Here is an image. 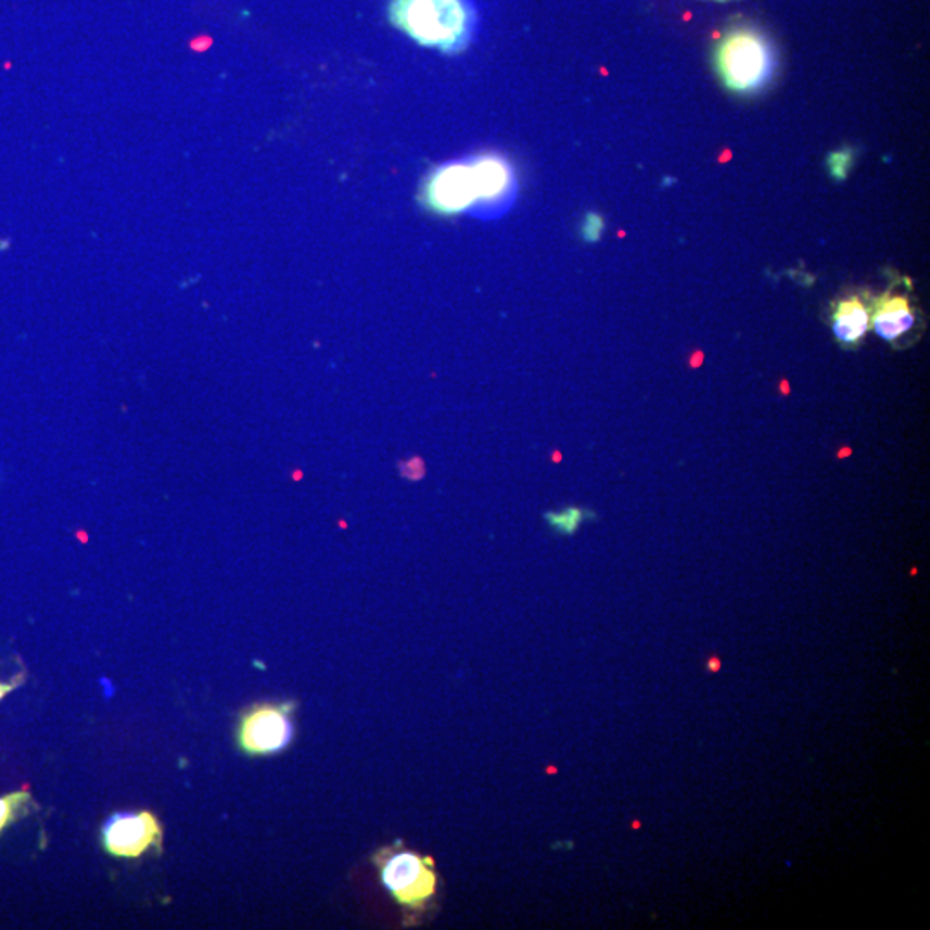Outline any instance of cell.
<instances>
[{
	"mask_svg": "<svg viewBox=\"0 0 930 930\" xmlns=\"http://www.w3.org/2000/svg\"><path fill=\"white\" fill-rule=\"evenodd\" d=\"M515 193V175L500 155H477L445 164L425 180L424 202L447 216L493 214L507 209Z\"/></svg>",
	"mask_w": 930,
	"mask_h": 930,
	"instance_id": "1",
	"label": "cell"
},
{
	"mask_svg": "<svg viewBox=\"0 0 930 930\" xmlns=\"http://www.w3.org/2000/svg\"><path fill=\"white\" fill-rule=\"evenodd\" d=\"M390 20L421 46L448 54L463 51L476 28L471 0H392Z\"/></svg>",
	"mask_w": 930,
	"mask_h": 930,
	"instance_id": "2",
	"label": "cell"
},
{
	"mask_svg": "<svg viewBox=\"0 0 930 930\" xmlns=\"http://www.w3.org/2000/svg\"><path fill=\"white\" fill-rule=\"evenodd\" d=\"M372 864L381 884L402 909L405 926L418 923L438 897L439 876L434 859L397 843L375 851Z\"/></svg>",
	"mask_w": 930,
	"mask_h": 930,
	"instance_id": "3",
	"label": "cell"
},
{
	"mask_svg": "<svg viewBox=\"0 0 930 930\" xmlns=\"http://www.w3.org/2000/svg\"><path fill=\"white\" fill-rule=\"evenodd\" d=\"M717 67L727 88L735 92H751L764 87L770 76V47L753 29H735L718 46Z\"/></svg>",
	"mask_w": 930,
	"mask_h": 930,
	"instance_id": "4",
	"label": "cell"
},
{
	"mask_svg": "<svg viewBox=\"0 0 930 930\" xmlns=\"http://www.w3.org/2000/svg\"><path fill=\"white\" fill-rule=\"evenodd\" d=\"M296 705L286 703H260L243 714L239 727V744L246 755L266 756L280 753L292 743L293 714Z\"/></svg>",
	"mask_w": 930,
	"mask_h": 930,
	"instance_id": "5",
	"label": "cell"
},
{
	"mask_svg": "<svg viewBox=\"0 0 930 930\" xmlns=\"http://www.w3.org/2000/svg\"><path fill=\"white\" fill-rule=\"evenodd\" d=\"M163 827L151 812L114 815L102 829L105 851L119 858H138L152 848H160Z\"/></svg>",
	"mask_w": 930,
	"mask_h": 930,
	"instance_id": "6",
	"label": "cell"
},
{
	"mask_svg": "<svg viewBox=\"0 0 930 930\" xmlns=\"http://www.w3.org/2000/svg\"><path fill=\"white\" fill-rule=\"evenodd\" d=\"M870 324L879 339L896 343L914 330L917 316L908 296L886 293L877 301L874 316H870Z\"/></svg>",
	"mask_w": 930,
	"mask_h": 930,
	"instance_id": "7",
	"label": "cell"
},
{
	"mask_svg": "<svg viewBox=\"0 0 930 930\" xmlns=\"http://www.w3.org/2000/svg\"><path fill=\"white\" fill-rule=\"evenodd\" d=\"M870 328V310L858 296L841 301L832 314V333L844 346L858 345Z\"/></svg>",
	"mask_w": 930,
	"mask_h": 930,
	"instance_id": "8",
	"label": "cell"
},
{
	"mask_svg": "<svg viewBox=\"0 0 930 930\" xmlns=\"http://www.w3.org/2000/svg\"><path fill=\"white\" fill-rule=\"evenodd\" d=\"M589 518H593L591 510L583 509V507H568V509L559 510V512L551 510V512L545 513L548 527L556 531L557 534H562V536L576 534L585 524L586 519Z\"/></svg>",
	"mask_w": 930,
	"mask_h": 930,
	"instance_id": "9",
	"label": "cell"
},
{
	"mask_svg": "<svg viewBox=\"0 0 930 930\" xmlns=\"http://www.w3.org/2000/svg\"><path fill=\"white\" fill-rule=\"evenodd\" d=\"M29 800L31 797H29L28 789L0 798V832L11 824L16 823L20 815L25 812L26 803Z\"/></svg>",
	"mask_w": 930,
	"mask_h": 930,
	"instance_id": "10",
	"label": "cell"
},
{
	"mask_svg": "<svg viewBox=\"0 0 930 930\" xmlns=\"http://www.w3.org/2000/svg\"><path fill=\"white\" fill-rule=\"evenodd\" d=\"M851 164H853V152L848 151H838L832 152L827 157V167H829V173L832 178L836 180L843 181L846 180L848 173H850Z\"/></svg>",
	"mask_w": 930,
	"mask_h": 930,
	"instance_id": "11",
	"label": "cell"
},
{
	"mask_svg": "<svg viewBox=\"0 0 930 930\" xmlns=\"http://www.w3.org/2000/svg\"><path fill=\"white\" fill-rule=\"evenodd\" d=\"M603 228H606L603 217L595 213L588 214L583 225H581V237L585 239V242L597 243L601 239Z\"/></svg>",
	"mask_w": 930,
	"mask_h": 930,
	"instance_id": "12",
	"label": "cell"
},
{
	"mask_svg": "<svg viewBox=\"0 0 930 930\" xmlns=\"http://www.w3.org/2000/svg\"><path fill=\"white\" fill-rule=\"evenodd\" d=\"M398 469H400L402 477L409 481L422 480L425 474L424 462L421 459L405 460V462H400Z\"/></svg>",
	"mask_w": 930,
	"mask_h": 930,
	"instance_id": "13",
	"label": "cell"
},
{
	"mask_svg": "<svg viewBox=\"0 0 930 930\" xmlns=\"http://www.w3.org/2000/svg\"><path fill=\"white\" fill-rule=\"evenodd\" d=\"M23 680H25V677L20 674V676H16V679H14L13 683H9V685H5V683H0V700H4V698L8 697L9 692L13 691V689H16L17 686L23 685Z\"/></svg>",
	"mask_w": 930,
	"mask_h": 930,
	"instance_id": "14",
	"label": "cell"
},
{
	"mask_svg": "<svg viewBox=\"0 0 930 930\" xmlns=\"http://www.w3.org/2000/svg\"><path fill=\"white\" fill-rule=\"evenodd\" d=\"M710 672H717L721 668V660L718 659H710L709 664H706Z\"/></svg>",
	"mask_w": 930,
	"mask_h": 930,
	"instance_id": "15",
	"label": "cell"
}]
</instances>
